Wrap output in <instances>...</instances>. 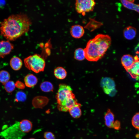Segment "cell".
Listing matches in <instances>:
<instances>
[{
    "label": "cell",
    "mask_w": 139,
    "mask_h": 139,
    "mask_svg": "<svg viewBox=\"0 0 139 139\" xmlns=\"http://www.w3.org/2000/svg\"><path fill=\"white\" fill-rule=\"evenodd\" d=\"M31 21L26 14H13L0 22L1 34L9 41H14L29 30Z\"/></svg>",
    "instance_id": "1"
},
{
    "label": "cell",
    "mask_w": 139,
    "mask_h": 139,
    "mask_svg": "<svg viewBox=\"0 0 139 139\" xmlns=\"http://www.w3.org/2000/svg\"><path fill=\"white\" fill-rule=\"evenodd\" d=\"M111 42V38L109 35H97L88 41L84 49L85 58L90 61H97L103 56Z\"/></svg>",
    "instance_id": "2"
},
{
    "label": "cell",
    "mask_w": 139,
    "mask_h": 139,
    "mask_svg": "<svg viewBox=\"0 0 139 139\" xmlns=\"http://www.w3.org/2000/svg\"><path fill=\"white\" fill-rule=\"evenodd\" d=\"M74 98L75 95L70 86L63 84H60L56 96L58 109L61 111L67 101Z\"/></svg>",
    "instance_id": "3"
},
{
    "label": "cell",
    "mask_w": 139,
    "mask_h": 139,
    "mask_svg": "<svg viewBox=\"0 0 139 139\" xmlns=\"http://www.w3.org/2000/svg\"><path fill=\"white\" fill-rule=\"evenodd\" d=\"M25 66L29 70L37 73L44 70L45 62L44 59L37 54L30 56L24 60Z\"/></svg>",
    "instance_id": "4"
},
{
    "label": "cell",
    "mask_w": 139,
    "mask_h": 139,
    "mask_svg": "<svg viewBox=\"0 0 139 139\" xmlns=\"http://www.w3.org/2000/svg\"><path fill=\"white\" fill-rule=\"evenodd\" d=\"M25 134L17 122L0 133V136L5 139H22Z\"/></svg>",
    "instance_id": "5"
},
{
    "label": "cell",
    "mask_w": 139,
    "mask_h": 139,
    "mask_svg": "<svg viewBox=\"0 0 139 139\" xmlns=\"http://www.w3.org/2000/svg\"><path fill=\"white\" fill-rule=\"evenodd\" d=\"M95 4L93 0H77L75 3V9L78 13L84 16L86 13L93 10Z\"/></svg>",
    "instance_id": "6"
},
{
    "label": "cell",
    "mask_w": 139,
    "mask_h": 139,
    "mask_svg": "<svg viewBox=\"0 0 139 139\" xmlns=\"http://www.w3.org/2000/svg\"><path fill=\"white\" fill-rule=\"evenodd\" d=\"M101 85L104 92L109 95H113L115 93V84L113 80L109 77H105L102 79Z\"/></svg>",
    "instance_id": "7"
},
{
    "label": "cell",
    "mask_w": 139,
    "mask_h": 139,
    "mask_svg": "<svg viewBox=\"0 0 139 139\" xmlns=\"http://www.w3.org/2000/svg\"><path fill=\"white\" fill-rule=\"evenodd\" d=\"M14 45L9 41H0V57L4 58L14 49Z\"/></svg>",
    "instance_id": "8"
},
{
    "label": "cell",
    "mask_w": 139,
    "mask_h": 139,
    "mask_svg": "<svg viewBox=\"0 0 139 139\" xmlns=\"http://www.w3.org/2000/svg\"><path fill=\"white\" fill-rule=\"evenodd\" d=\"M85 31L83 27L81 25L76 24L72 26L70 29V32L73 38L79 39L84 35Z\"/></svg>",
    "instance_id": "9"
},
{
    "label": "cell",
    "mask_w": 139,
    "mask_h": 139,
    "mask_svg": "<svg viewBox=\"0 0 139 139\" xmlns=\"http://www.w3.org/2000/svg\"><path fill=\"white\" fill-rule=\"evenodd\" d=\"M134 62V58L129 54L124 55L121 59L122 65L126 71L131 67Z\"/></svg>",
    "instance_id": "10"
},
{
    "label": "cell",
    "mask_w": 139,
    "mask_h": 139,
    "mask_svg": "<svg viewBox=\"0 0 139 139\" xmlns=\"http://www.w3.org/2000/svg\"><path fill=\"white\" fill-rule=\"evenodd\" d=\"M136 33V29L131 26L125 28L123 31L124 37L127 39L131 40L135 37Z\"/></svg>",
    "instance_id": "11"
},
{
    "label": "cell",
    "mask_w": 139,
    "mask_h": 139,
    "mask_svg": "<svg viewBox=\"0 0 139 139\" xmlns=\"http://www.w3.org/2000/svg\"><path fill=\"white\" fill-rule=\"evenodd\" d=\"M48 99L45 97H39L35 98L32 101V104L35 108H42L47 103Z\"/></svg>",
    "instance_id": "12"
},
{
    "label": "cell",
    "mask_w": 139,
    "mask_h": 139,
    "mask_svg": "<svg viewBox=\"0 0 139 139\" xmlns=\"http://www.w3.org/2000/svg\"><path fill=\"white\" fill-rule=\"evenodd\" d=\"M134 58V62L131 67L126 71L131 75L139 76V58L137 56Z\"/></svg>",
    "instance_id": "13"
},
{
    "label": "cell",
    "mask_w": 139,
    "mask_h": 139,
    "mask_svg": "<svg viewBox=\"0 0 139 139\" xmlns=\"http://www.w3.org/2000/svg\"><path fill=\"white\" fill-rule=\"evenodd\" d=\"M38 79L32 74H29L26 75L24 78L25 85L27 87L31 88L36 85L38 82Z\"/></svg>",
    "instance_id": "14"
},
{
    "label": "cell",
    "mask_w": 139,
    "mask_h": 139,
    "mask_svg": "<svg viewBox=\"0 0 139 139\" xmlns=\"http://www.w3.org/2000/svg\"><path fill=\"white\" fill-rule=\"evenodd\" d=\"M105 124L108 127L113 128V125L114 122V116L113 113L109 109L107 110L105 116Z\"/></svg>",
    "instance_id": "15"
},
{
    "label": "cell",
    "mask_w": 139,
    "mask_h": 139,
    "mask_svg": "<svg viewBox=\"0 0 139 139\" xmlns=\"http://www.w3.org/2000/svg\"><path fill=\"white\" fill-rule=\"evenodd\" d=\"M10 65L13 70L18 71L21 68L22 65V62L21 59L19 57L14 56L11 59Z\"/></svg>",
    "instance_id": "16"
},
{
    "label": "cell",
    "mask_w": 139,
    "mask_h": 139,
    "mask_svg": "<svg viewBox=\"0 0 139 139\" xmlns=\"http://www.w3.org/2000/svg\"><path fill=\"white\" fill-rule=\"evenodd\" d=\"M81 106V105L78 103L69 110L70 114L73 117L77 118L81 116L82 114Z\"/></svg>",
    "instance_id": "17"
},
{
    "label": "cell",
    "mask_w": 139,
    "mask_h": 139,
    "mask_svg": "<svg viewBox=\"0 0 139 139\" xmlns=\"http://www.w3.org/2000/svg\"><path fill=\"white\" fill-rule=\"evenodd\" d=\"M21 128L23 132L26 134L30 132L32 127V125L29 120L24 119L20 121Z\"/></svg>",
    "instance_id": "18"
},
{
    "label": "cell",
    "mask_w": 139,
    "mask_h": 139,
    "mask_svg": "<svg viewBox=\"0 0 139 139\" xmlns=\"http://www.w3.org/2000/svg\"><path fill=\"white\" fill-rule=\"evenodd\" d=\"M123 6L129 9L134 10L139 13V4H135L132 1L120 0Z\"/></svg>",
    "instance_id": "19"
},
{
    "label": "cell",
    "mask_w": 139,
    "mask_h": 139,
    "mask_svg": "<svg viewBox=\"0 0 139 139\" xmlns=\"http://www.w3.org/2000/svg\"><path fill=\"white\" fill-rule=\"evenodd\" d=\"M54 74L57 78L62 80L64 79L66 77L67 72L66 70L63 67H58L55 69Z\"/></svg>",
    "instance_id": "20"
},
{
    "label": "cell",
    "mask_w": 139,
    "mask_h": 139,
    "mask_svg": "<svg viewBox=\"0 0 139 139\" xmlns=\"http://www.w3.org/2000/svg\"><path fill=\"white\" fill-rule=\"evenodd\" d=\"M74 57L75 59L78 60H84L85 58L84 49L81 48L76 49L74 52Z\"/></svg>",
    "instance_id": "21"
},
{
    "label": "cell",
    "mask_w": 139,
    "mask_h": 139,
    "mask_svg": "<svg viewBox=\"0 0 139 139\" xmlns=\"http://www.w3.org/2000/svg\"><path fill=\"white\" fill-rule=\"evenodd\" d=\"M41 90L45 92H49L53 91L54 87L52 84L48 81H44L42 83L40 86Z\"/></svg>",
    "instance_id": "22"
},
{
    "label": "cell",
    "mask_w": 139,
    "mask_h": 139,
    "mask_svg": "<svg viewBox=\"0 0 139 139\" xmlns=\"http://www.w3.org/2000/svg\"><path fill=\"white\" fill-rule=\"evenodd\" d=\"M10 78V75L8 72L5 70L0 71V82L3 84L8 81Z\"/></svg>",
    "instance_id": "23"
},
{
    "label": "cell",
    "mask_w": 139,
    "mask_h": 139,
    "mask_svg": "<svg viewBox=\"0 0 139 139\" xmlns=\"http://www.w3.org/2000/svg\"><path fill=\"white\" fill-rule=\"evenodd\" d=\"M4 88L6 91L8 93L13 92L15 88V83L12 81H9L4 84Z\"/></svg>",
    "instance_id": "24"
},
{
    "label": "cell",
    "mask_w": 139,
    "mask_h": 139,
    "mask_svg": "<svg viewBox=\"0 0 139 139\" xmlns=\"http://www.w3.org/2000/svg\"><path fill=\"white\" fill-rule=\"evenodd\" d=\"M132 123L134 127L139 131V112L136 113L133 116L132 119Z\"/></svg>",
    "instance_id": "25"
},
{
    "label": "cell",
    "mask_w": 139,
    "mask_h": 139,
    "mask_svg": "<svg viewBox=\"0 0 139 139\" xmlns=\"http://www.w3.org/2000/svg\"><path fill=\"white\" fill-rule=\"evenodd\" d=\"M27 99V95L23 92L19 91L18 92L16 95L15 100L17 101L23 102Z\"/></svg>",
    "instance_id": "26"
},
{
    "label": "cell",
    "mask_w": 139,
    "mask_h": 139,
    "mask_svg": "<svg viewBox=\"0 0 139 139\" xmlns=\"http://www.w3.org/2000/svg\"><path fill=\"white\" fill-rule=\"evenodd\" d=\"M44 137L45 139H55L54 135L52 132H46L44 133Z\"/></svg>",
    "instance_id": "27"
},
{
    "label": "cell",
    "mask_w": 139,
    "mask_h": 139,
    "mask_svg": "<svg viewBox=\"0 0 139 139\" xmlns=\"http://www.w3.org/2000/svg\"><path fill=\"white\" fill-rule=\"evenodd\" d=\"M15 87L21 89H24L25 88V84L19 81H17L15 83Z\"/></svg>",
    "instance_id": "28"
},
{
    "label": "cell",
    "mask_w": 139,
    "mask_h": 139,
    "mask_svg": "<svg viewBox=\"0 0 139 139\" xmlns=\"http://www.w3.org/2000/svg\"><path fill=\"white\" fill-rule=\"evenodd\" d=\"M113 128L116 130H119L120 128V123L118 120H116L114 122L113 125Z\"/></svg>",
    "instance_id": "29"
},
{
    "label": "cell",
    "mask_w": 139,
    "mask_h": 139,
    "mask_svg": "<svg viewBox=\"0 0 139 139\" xmlns=\"http://www.w3.org/2000/svg\"><path fill=\"white\" fill-rule=\"evenodd\" d=\"M29 139H34V138H29Z\"/></svg>",
    "instance_id": "30"
}]
</instances>
